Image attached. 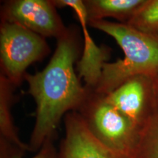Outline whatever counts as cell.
I'll return each mask as SVG.
<instances>
[{"mask_svg":"<svg viewBox=\"0 0 158 158\" xmlns=\"http://www.w3.org/2000/svg\"><path fill=\"white\" fill-rule=\"evenodd\" d=\"M49 46L43 37L21 26L1 22L0 65L1 74L14 86L24 80L26 70L49 53Z\"/></svg>","mask_w":158,"mask_h":158,"instance_id":"4","label":"cell"},{"mask_svg":"<svg viewBox=\"0 0 158 158\" xmlns=\"http://www.w3.org/2000/svg\"><path fill=\"white\" fill-rule=\"evenodd\" d=\"M154 78L147 76L133 77L105 97L124 116L142 128L150 118L147 114V104L152 90L155 89Z\"/></svg>","mask_w":158,"mask_h":158,"instance_id":"7","label":"cell"},{"mask_svg":"<svg viewBox=\"0 0 158 158\" xmlns=\"http://www.w3.org/2000/svg\"><path fill=\"white\" fill-rule=\"evenodd\" d=\"M135 158H158V113L154 114L141 128Z\"/></svg>","mask_w":158,"mask_h":158,"instance_id":"11","label":"cell"},{"mask_svg":"<svg viewBox=\"0 0 158 158\" xmlns=\"http://www.w3.org/2000/svg\"><path fill=\"white\" fill-rule=\"evenodd\" d=\"M111 36L121 47L124 58L102 65L101 76L94 89L97 93L109 94L138 76L155 78L158 75V37L138 30L127 23L101 20L88 23Z\"/></svg>","mask_w":158,"mask_h":158,"instance_id":"2","label":"cell"},{"mask_svg":"<svg viewBox=\"0 0 158 158\" xmlns=\"http://www.w3.org/2000/svg\"><path fill=\"white\" fill-rule=\"evenodd\" d=\"M154 85H155V89L158 92V75L154 78Z\"/></svg>","mask_w":158,"mask_h":158,"instance_id":"14","label":"cell"},{"mask_svg":"<svg viewBox=\"0 0 158 158\" xmlns=\"http://www.w3.org/2000/svg\"><path fill=\"white\" fill-rule=\"evenodd\" d=\"M57 8L70 7L78 17L81 25L84 40V48L81 57L77 62V71L79 78L85 81V86L94 89L101 76L102 65L110 57L109 50L95 44L89 33L86 11L83 0H52Z\"/></svg>","mask_w":158,"mask_h":158,"instance_id":"8","label":"cell"},{"mask_svg":"<svg viewBox=\"0 0 158 158\" xmlns=\"http://www.w3.org/2000/svg\"><path fill=\"white\" fill-rule=\"evenodd\" d=\"M127 24L158 37V0L146 1Z\"/></svg>","mask_w":158,"mask_h":158,"instance_id":"12","label":"cell"},{"mask_svg":"<svg viewBox=\"0 0 158 158\" xmlns=\"http://www.w3.org/2000/svg\"><path fill=\"white\" fill-rule=\"evenodd\" d=\"M81 40L75 28H68L56 39L50 62L40 72L25 75L29 93L36 103V120L28 143L37 152L47 141H53L63 116L80 108L88 93L74 70L81 53Z\"/></svg>","mask_w":158,"mask_h":158,"instance_id":"1","label":"cell"},{"mask_svg":"<svg viewBox=\"0 0 158 158\" xmlns=\"http://www.w3.org/2000/svg\"><path fill=\"white\" fill-rule=\"evenodd\" d=\"M52 0H11L4 2L1 22L20 25L43 37L58 39L67 32Z\"/></svg>","mask_w":158,"mask_h":158,"instance_id":"5","label":"cell"},{"mask_svg":"<svg viewBox=\"0 0 158 158\" xmlns=\"http://www.w3.org/2000/svg\"><path fill=\"white\" fill-rule=\"evenodd\" d=\"M87 89V95L76 111L88 130L99 142L114 152L135 158L141 128L109 103L103 94Z\"/></svg>","mask_w":158,"mask_h":158,"instance_id":"3","label":"cell"},{"mask_svg":"<svg viewBox=\"0 0 158 158\" xmlns=\"http://www.w3.org/2000/svg\"><path fill=\"white\" fill-rule=\"evenodd\" d=\"M57 151L55 149L53 141H47L37 155L31 158H56ZM1 158H23V155L14 152L1 150Z\"/></svg>","mask_w":158,"mask_h":158,"instance_id":"13","label":"cell"},{"mask_svg":"<svg viewBox=\"0 0 158 158\" xmlns=\"http://www.w3.org/2000/svg\"><path fill=\"white\" fill-rule=\"evenodd\" d=\"M14 87L6 77L0 74V143H5L24 153L29 151L28 143H23L19 138L11 116Z\"/></svg>","mask_w":158,"mask_h":158,"instance_id":"10","label":"cell"},{"mask_svg":"<svg viewBox=\"0 0 158 158\" xmlns=\"http://www.w3.org/2000/svg\"><path fill=\"white\" fill-rule=\"evenodd\" d=\"M143 0H85L88 23L112 18L119 23H128L140 7Z\"/></svg>","mask_w":158,"mask_h":158,"instance_id":"9","label":"cell"},{"mask_svg":"<svg viewBox=\"0 0 158 158\" xmlns=\"http://www.w3.org/2000/svg\"><path fill=\"white\" fill-rule=\"evenodd\" d=\"M64 137L56 158H127L118 155L99 142L88 130L78 112L64 116Z\"/></svg>","mask_w":158,"mask_h":158,"instance_id":"6","label":"cell"}]
</instances>
